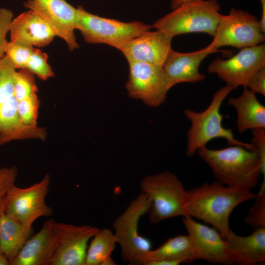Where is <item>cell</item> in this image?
<instances>
[{
  "label": "cell",
  "mask_w": 265,
  "mask_h": 265,
  "mask_svg": "<svg viewBox=\"0 0 265 265\" xmlns=\"http://www.w3.org/2000/svg\"><path fill=\"white\" fill-rule=\"evenodd\" d=\"M17 174L15 166L0 168V197H3L15 186Z\"/></svg>",
  "instance_id": "obj_31"
},
{
  "label": "cell",
  "mask_w": 265,
  "mask_h": 265,
  "mask_svg": "<svg viewBox=\"0 0 265 265\" xmlns=\"http://www.w3.org/2000/svg\"><path fill=\"white\" fill-rule=\"evenodd\" d=\"M14 91L17 101L37 94L34 75L27 69H21L14 76Z\"/></svg>",
  "instance_id": "obj_25"
},
{
  "label": "cell",
  "mask_w": 265,
  "mask_h": 265,
  "mask_svg": "<svg viewBox=\"0 0 265 265\" xmlns=\"http://www.w3.org/2000/svg\"><path fill=\"white\" fill-rule=\"evenodd\" d=\"M151 206V199L141 192L113 220V233L121 249V259L129 265H134L139 256L151 249L150 240L141 236L138 230L140 217L149 213Z\"/></svg>",
  "instance_id": "obj_8"
},
{
  "label": "cell",
  "mask_w": 265,
  "mask_h": 265,
  "mask_svg": "<svg viewBox=\"0 0 265 265\" xmlns=\"http://www.w3.org/2000/svg\"><path fill=\"white\" fill-rule=\"evenodd\" d=\"M197 152L210 167L216 181L225 186L251 190L257 186L261 174L265 177V170L255 149L232 145L214 150L205 146Z\"/></svg>",
  "instance_id": "obj_2"
},
{
  "label": "cell",
  "mask_w": 265,
  "mask_h": 265,
  "mask_svg": "<svg viewBox=\"0 0 265 265\" xmlns=\"http://www.w3.org/2000/svg\"><path fill=\"white\" fill-rule=\"evenodd\" d=\"M77 9L76 29L87 43L105 44L119 50L127 41L152 28L139 21L124 22L101 17L81 6Z\"/></svg>",
  "instance_id": "obj_7"
},
{
  "label": "cell",
  "mask_w": 265,
  "mask_h": 265,
  "mask_svg": "<svg viewBox=\"0 0 265 265\" xmlns=\"http://www.w3.org/2000/svg\"><path fill=\"white\" fill-rule=\"evenodd\" d=\"M182 219L197 260L214 264L250 265L230 250L226 240L215 228L201 224L188 215Z\"/></svg>",
  "instance_id": "obj_11"
},
{
  "label": "cell",
  "mask_w": 265,
  "mask_h": 265,
  "mask_svg": "<svg viewBox=\"0 0 265 265\" xmlns=\"http://www.w3.org/2000/svg\"><path fill=\"white\" fill-rule=\"evenodd\" d=\"M128 62L126 87L129 95L150 106L157 107L164 103L172 86L163 67L140 61Z\"/></svg>",
  "instance_id": "obj_12"
},
{
  "label": "cell",
  "mask_w": 265,
  "mask_h": 265,
  "mask_svg": "<svg viewBox=\"0 0 265 265\" xmlns=\"http://www.w3.org/2000/svg\"><path fill=\"white\" fill-rule=\"evenodd\" d=\"M23 5L42 17L66 42L70 51L79 48L75 34L77 8L66 0H26Z\"/></svg>",
  "instance_id": "obj_15"
},
{
  "label": "cell",
  "mask_w": 265,
  "mask_h": 265,
  "mask_svg": "<svg viewBox=\"0 0 265 265\" xmlns=\"http://www.w3.org/2000/svg\"><path fill=\"white\" fill-rule=\"evenodd\" d=\"M32 233V227L26 226L2 211L0 215V252L6 256L9 265Z\"/></svg>",
  "instance_id": "obj_22"
},
{
  "label": "cell",
  "mask_w": 265,
  "mask_h": 265,
  "mask_svg": "<svg viewBox=\"0 0 265 265\" xmlns=\"http://www.w3.org/2000/svg\"><path fill=\"white\" fill-rule=\"evenodd\" d=\"M40 101L37 94L18 101V111L22 123L27 126H36Z\"/></svg>",
  "instance_id": "obj_29"
},
{
  "label": "cell",
  "mask_w": 265,
  "mask_h": 265,
  "mask_svg": "<svg viewBox=\"0 0 265 265\" xmlns=\"http://www.w3.org/2000/svg\"><path fill=\"white\" fill-rule=\"evenodd\" d=\"M16 69L5 55L0 59V145L17 140L47 137L45 128L27 126L21 122L14 91Z\"/></svg>",
  "instance_id": "obj_6"
},
{
  "label": "cell",
  "mask_w": 265,
  "mask_h": 265,
  "mask_svg": "<svg viewBox=\"0 0 265 265\" xmlns=\"http://www.w3.org/2000/svg\"><path fill=\"white\" fill-rule=\"evenodd\" d=\"M50 183V176L46 174L28 187L14 186L3 197V211L26 226L32 227L36 219L53 212L45 201Z\"/></svg>",
  "instance_id": "obj_9"
},
{
  "label": "cell",
  "mask_w": 265,
  "mask_h": 265,
  "mask_svg": "<svg viewBox=\"0 0 265 265\" xmlns=\"http://www.w3.org/2000/svg\"><path fill=\"white\" fill-rule=\"evenodd\" d=\"M219 51L209 45L186 53L171 49L162 67L172 87L179 83H196L205 79V76L199 70L201 62L209 54Z\"/></svg>",
  "instance_id": "obj_17"
},
{
  "label": "cell",
  "mask_w": 265,
  "mask_h": 265,
  "mask_svg": "<svg viewBox=\"0 0 265 265\" xmlns=\"http://www.w3.org/2000/svg\"><path fill=\"white\" fill-rule=\"evenodd\" d=\"M256 93L244 87L240 95L229 99V105L237 113V127L240 133L255 128H265V106L258 100Z\"/></svg>",
  "instance_id": "obj_21"
},
{
  "label": "cell",
  "mask_w": 265,
  "mask_h": 265,
  "mask_svg": "<svg viewBox=\"0 0 265 265\" xmlns=\"http://www.w3.org/2000/svg\"><path fill=\"white\" fill-rule=\"evenodd\" d=\"M116 244V238L112 230L108 228L99 229L87 247L85 265H115L111 254Z\"/></svg>",
  "instance_id": "obj_24"
},
{
  "label": "cell",
  "mask_w": 265,
  "mask_h": 265,
  "mask_svg": "<svg viewBox=\"0 0 265 265\" xmlns=\"http://www.w3.org/2000/svg\"><path fill=\"white\" fill-rule=\"evenodd\" d=\"M173 38L160 30H147L127 41L119 50L128 61H140L163 66L172 49Z\"/></svg>",
  "instance_id": "obj_16"
},
{
  "label": "cell",
  "mask_w": 265,
  "mask_h": 265,
  "mask_svg": "<svg viewBox=\"0 0 265 265\" xmlns=\"http://www.w3.org/2000/svg\"><path fill=\"white\" fill-rule=\"evenodd\" d=\"M196 260L189 236L179 235L168 238L157 249L143 253L134 265H178Z\"/></svg>",
  "instance_id": "obj_18"
},
{
  "label": "cell",
  "mask_w": 265,
  "mask_h": 265,
  "mask_svg": "<svg viewBox=\"0 0 265 265\" xmlns=\"http://www.w3.org/2000/svg\"><path fill=\"white\" fill-rule=\"evenodd\" d=\"M217 0L187 1L157 20L152 27L173 37L195 32L213 37L222 15Z\"/></svg>",
  "instance_id": "obj_4"
},
{
  "label": "cell",
  "mask_w": 265,
  "mask_h": 265,
  "mask_svg": "<svg viewBox=\"0 0 265 265\" xmlns=\"http://www.w3.org/2000/svg\"><path fill=\"white\" fill-rule=\"evenodd\" d=\"M199 0H171L170 6L172 9L178 7L181 4L189 1Z\"/></svg>",
  "instance_id": "obj_35"
},
{
  "label": "cell",
  "mask_w": 265,
  "mask_h": 265,
  "mask_svg": "<svg viewBox=\"0 0 265 265\" xmlns=\"http://www.w3.org/2000/svg\"><path fill=\"white\" fill-rule=\"evenodd\" d=\"M9 32L10 41L22 42L33 47H45L56 36L53 27L30 10L13 18Z\"/></svg>",
  "instance_id": "obj_19"
},
{
  "label": "cell",
  "mask_w": 265,
  "mask_h": 265,
  "mask_svg": "<svg viewBox=\"0 0 265 265\" xmlns=\"http://www.w3.org/2000/svg\"><path fill=\"white\" fill-rule=\"evenodd\" d=\"M33 46L19 41L8 42L5 55L17 69H26L28 60L33 51Z\"/></svg>",
  "instance_id": "obj_26"
},
{
  "label": "cell",
  "mask_w": 265,
  "mask_h": 265,
  "mask_svg": "<svg viewBox=\"0 0 265 265\" xmlns=\"http://www.w3.org/2000/svg\"><path fill=\"white\" fill-rule=\"evenodd\" d=\"M262 7V15L259 23L261 28L265 33V0H260Z\"/></svg>",
  "instance_id": "obj_34"
},
{
  "label": "cell",
  "mask_w": 265,
  "mask_h": 265,
  "mask_svg": "<svg viewBox=\"0 0 265 265\" xmlns=\"http://www.w3.org/2000/svg\"><path fill=\"white\" fill-rule=\"evenodd\" d=\"M99 229L55 221V248L49 265H85L88 243Z\"/></svg>",
  "instance_id": "obj_14"
},
{
  "label": "cell",
  "mask_w": 265,
  "mask_h": 265,
  "mask_svg": "<svg viewBox=\"0 0 265 265\" xmlns=\"http://www.w3.org/2000/svg\"><path fill=\"white\" fill-rule=\"evenodd\" d=\"M3 197H0V215L3 211Z\"/></svg>",
  "instance_id": "obj_37"
},
{
  "label": "cell",
  "mask_w": 265,
  "mask_h": 265,
  "mask_svg": "<svg viewBox=\"0 0 265 265\" xmlns=\"http://www.w3.org/2000/svg\"><path fill=\"white\" fill-rule=\"evenodd\" d=\"M141 192L152 201L149 219L158 224L167 219L187 215V196L183 183L174 173L163 171L144 177L140 183Z\"/></svg>",
  "instance_id": "obj_5"
},
{
  "label": "cell",
  "mask_w": 265,
  "mask_h": 265,
  "mask_svg": "<svg viewBox=\"0 0 265 265\" xmlns=\"http://www.w3.org/2000/svg\"><path fill=\"white\" fill-rule=\"evenodd\" d=\"M251 144L257 151L265 170V128H258L251 130Z\"/></svg>",
  "instance_id": "obj_32"
},
{
  "label": "cell",
  "mask_w": 265,
  "mask_h": 265,
  "mask_svg": "<svg viewBox=\"0 0 265 265\" xmlns=\"http://www.w3.org/2000/svg\"><path fill=\"white\" fill-rule=\"evenodd\" d=\"M246 87L255 93L265 96V67L259 70L251 78Z\"/></svg>",
  "instance_id": "obj_33"
},
{
  "label": "cell",
  "mask_w": 265,
  "mask_h": 265,
  "mask_svg": "<svg viewBox=\"0 0 265 265\" xmlns=\"http://www.w3.org/2000/svg\"><path fill=\"white\" fill-rule=\"evenodd\" d=\"M48 57L47 53L34 48L28 60L26 69L43 80L53 77L54 74L47 62Z\"/></svg>",
  "instance_id": "obj_28"
},
{
  "label": "cell",
  "mask_w": 265,
  "mask_h": 265,
  "mask_svg": "<svg viewBox=\"0 0 265 265\" xmlns=\"http://www.w3.org/2000/svg\"><path fill=\"white\" fill-rule=\"evenodd\" d=\"M49 219L25 242L9 265H49L55 248L54 224Z\"/></svg>",
  "instance_id": "obj_20"
},
{
  "label": "cell",
  "mask_w": 265,
  "mask_h": 265,
  "mask_svg": "<svg viewBox=\"0 0 265 265\" xmlns=\"http://www.w3.org/2000/svg\"><path fill=\"white\" fill-rule=\"evenodd\" d=\"M265 40V33L256 17L247 11L232 8L228 14H222L213 40L209 45L216 50L224 46L242 49L261 44Z\"/></svg>",
  "instance_id": "obj_10"
},
{
  "label": "cell",
  "mask_w": 265,
  "mask_h": 265,
  "mask_svg": "<svg viewBox=\"0 0 265 265\" xmlns=\"http://www.w3.org/2000/svg\"><path fill=\"white\" fill-rule=\"evenodd\" d=\"M230 250L245 259L250 265L265 262V227L254 228L246 236H239L232 230L225 239Z\"/></svg>",
  "instance_id": "obj_23"
},
{
  "label": "cell",
  "mask_w": 265,
  "mask_h": 265,
  "mask_svg": "<svg viewBox=\"0 0 265 265\" xmlns=\"http://www.w3.org/2000/svg\"><path fill=\"white\" fill-rule=\"evenodd\" d=\"M0 265H9V261L6 256L0 252Z\"/></svg>",
  "instance_id": "obj_36"
},
{
  "label": "cell",
  "mask_w": 265,
  "mask_h": 265,
  "mask_svg": "<svg viewBox=\"0 0 265 265\" xmlns=\"http://www.w3.org/2000/svg\"><path fill=\"white\" fill-rule=\"evenodd\" d=\"M251 190L225 186L217 181L187 190V214L210 224L226 239L232 230L229 217L239 204L254 199Z\"/></svg>",
  "instance_id": "obj_1"
},
{
  "label": "cell",
  "mask_w": 265,
  "mask_h": 265,
  "mask_svg": "<svg viewBox=\"0 0 265 265\" xmlns=\"http://www.w3.org/2000/svg\"><path fill=\"white\" fill-rule=\"evenodd\" d=\"M265 67V45L262 43L240 49L228 59L217 57L209 65L207 70L217 75L226 85L236 88L246 87L251 78Z\"/></svg>",
  "instance_id": "obj_13"
},
{
  "label": "cell",
  "mask_w": 265,
  "mask_h": 265,
  "mask_svg": "<svg viewBox=\"0 0 265 265\" xmlns=\"http://www.w3.org/2000/svg\"><path fill=\"white\" fill-rule=\"evenodd\" d=\"M235 88L226 85L219 88L212 96L209 106L203 111L197 112L190 108L184 111L186 117L190 121V127L186 137V155L194 156L197 150L215 138L225 139L230 145H239L253 150L251 143L241 141L235 137L230 129L222 125L223 115L220 112L222 103L230 93Z\"/></svg>",
  "instance_id": "obj_3"
},
{
  "label": "cell",
  "mask_w": 265,
  "mask_h": 265,
  "mask_svg": "<svg viewBox=\"0 0 265 265\" xmlns=\"http://www.w3.org/2000/svg\"><path fill=\"white\" fill-rule=\"evenodd\" d=\"M254 205L249 210L244 218L245 223L255 228L265 227V179L256 196Z\"/></svg>",
  "instance_id": "obj_27"
},
{
  "label": "cell",
  "mask_w": 265,
  "mask_h": 265,
  "mask_svg": "<svg viewBox=\"0 0 265 265\" xmlns=\"http://www.w3.org/2000/svg\"><path fill=\"white\" fill-rule=\"evenodd\" d=\"M14 14L12 11L0 7V59L5 56V51L8 41L7 33L9 31Z\"/></svg>",
  "instance_id": "obj_30"
}]
</instances>
